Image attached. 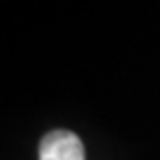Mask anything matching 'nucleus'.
Returning a JSON list of instances; mask_svg holds the SVG:
<instances>
[{"label": "nucleus", "instance_id": "1", "mask_svg": "<svg viewBox=\"0 0 160 160\" xmlns=\"http://www.w3.org/2000/svg\"><path fill=\"white\" fill-rule=\"evenodd\" d=\"M40 160H85V148L73 131L54 129L42 137Z\"/></svg>", "mask_w": 160, "mask_h": 160}]
</instances>
